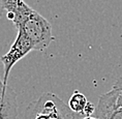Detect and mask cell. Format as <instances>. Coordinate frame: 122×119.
I'll use <instances>...</instances> for the list:
<instances>
[{"instance_id":"52a82bcc","label":"cell","mask_w":122,"mask_h":119,"mask_svg":"<svg viewBox=\"0 0 122 119\" xmlns=\"http://www.w3.org/2000/svg\"><path fill=\"white\" fill-rule=\"evenodd\" d=\"M87 103H88V100L83 93L79 92V91H75L68 100L67 106L76 114H83Z\"/></svg>"},{"instance_id":"5b68a950","label":"cell","mask_w":122,"mask_h":119,"mask_svg":"<svg viewBox=\"0 0 122 119\" xmlns=\"http://www.w3.org/2000/svg\"><path fill=\"white\" fill-rule=\"evenodd\" d=\"M18 116L17 96L13 88L3 84L0 78V119H16Z\"/></svg>"},{"instance_id":"277c9868","label":"cell","mask_w":122,"mask_h":119,"mask_svg":"<svg viewBox=\"0 0 122 119\" xmlns=\"http://www.w3.org/2000/svg\"><path fill=\"white\" fill-rule=\"evenodd\" d=\"M31 51H33V46L31 41H29V38L25 35V33L22 30H18L17 37L13 42V45L10 46L8 52L0 58V61L3 64L4 75L2 81H3L4 85H7L8 76H10V72L11 68L14 67V65L21 59H23L26 55H28Z\"/></svg>"},{"instance_id":"30bf717a","label":"cell","mask_w":122,"mask_h":119,"mask_svg":"<svg viewBox=\"0 0 122 119\" xmlns=\"http://www.w3.org/2000/svg\"><path fill=\"white\" fill-rule=\"evenodd\" d=\"M82 119H98V118L93 117V116H85V117H83Z\"/></svg>"},{"instance_id":"3957f363","label":"cell","mask_w":122,"mask_h":119,"mask_svg":"<svg viewBox=\"0 0 122 119\" xmlns=\"http://www.w3.org/2000/svg\"><path fill=\"white\" fill-rule=\"evenodd\" d=\"M94 113L98 119H122V78L109 92L100 95Z\"/></svg>"},{"instance_id":"7a4b0ae2","label":"cell","mask_w":122,"mask_h":119,"mask_svg":"<svg viewBox=\"0 0 122 119\" xmlns=\"http://www.w3.org/2000/svg\"><path fill=\"white\" fill-rule=\"evenodd\" d=\"M15 27L25 33L33 46V51L45 50L54 39L50 22L34 10L16 24Z\"/></svg>"},{"instance_id":"6da1fadb","label":"cell","mask_w":122,"mask_h":119,"mask_svg":"<svg viewBox=\"0 0 122 119\" xmlns=\"http://www.w3.org/2000/svg\"><path fill=\"white\" fill-rule=\"evenodd\" d=\"M77 114L56 94L45 92L26 110V119H76Z\"/></svg>"},{"instance_id":"8992f818","label":"cell","mask_w":122,"mask_h":119,"mask_svg":"<svg viewBox=\"0 0 122 119\" xmlns=\"http://www.w3.org/2000/svg\"><path fill=\"white\" fill-rule=\"evenodd\" d=\"M3 11H6V17L14 25L24 19L33 8L30 7L24 0H1Z\"/></svg>"},{"instance_id":"9c48e42d","label":"cell","mask_w":122,"mask_h":119,"mask_svg":"<svg viewBox=\"0 0 122 119\" xmlns=\"http://www.w3.org/2000/svg\"><path fill=\"white\" fill-rule=\"evenodd\" d=\"M2 14H3V8H2V1L0 0V18H1Z\"/></svg>"},{"instance_id":"ba28073f","label":"cell","mask_w":122,"mask_h":119,"mask_svg":"<svg viewBox=\"0 0 122 119\" xmlns=\"http://www.w3.org/2000/svg\"><path fill=\"white\" fill-rule=\"evenodd\" d=\"M94 112H95V106H94L92 103L88 102L87 105H86V107H85V109H84L83 114H84L85 116H91Z\"/></svg>"}]
</instances>
